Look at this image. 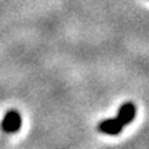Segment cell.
I'll return each instance as SVG.
<instances>
[{
	"instance_id": "obj_1",
	"label": "cell",
	"mask_w": 149,
	"mask_h": 149,
	"mask_svg": "<svg viewBox=\"0 0 149 149\" xmlns=\"http://www.w3.org/2000/svg\"><path fill=\"white\" fill-rule=\"evenodd\" d=\"M22 124V117L19 112L17 111H8L4 115L3 120H1V130L7 134H14L17 133Z\"/></svg>"
},
{
	"instance_id": "obj_2",
	"label": "cell",
	"mask_w": 149,
	"mask_h": 149,
	"mask_svg": "<svg viewBox=\"0 0 149 149\" xmlns=\"http://www.w3.org/2000/svg\"><path fill=\"white\" fill-rule=\"evenodd\" d=\"M97 128H98V131L107 134V135H117L123 131L124 126L115 117V119H105V120L100 122L97 124Z\"/></svg>"
},
{
	"instance_id": "obj_3",
	"label": "cell",
	"mask_w": 149,
	"mask_h": 149,
	"mask_svg": "<svg viewBox=\"0 0 149 149\" xmlns=\"http://www.w3.org/2000/svg\"><path fill=\"white\" fill-rule=\"evenodd\" d=\"M135 113H137V108L133 102H124L117 111L116 119L123 126H127L135 119Z\"/></svg>"
}]
</instances>
